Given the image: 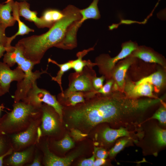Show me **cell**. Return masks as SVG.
I'll return each mask as SVG.
<instances>
[{"instance_id":"19","label":"cell","mask_w":166,"mask_h":166,"mask_svg":"<svg viewBox=\"0 0 166 166\" xmlns=\"http://www.w3.org/2000/svg\"><path fill=\"white\" fill-rule=\"evenodd\" d=\"M12 15L15 18L16 21L18 22V29L16 33L13 36L8 37V47L10 48L12 47L11 44L12 41L18 35H23L28 34L30 32H34V30L31 29L26 25L24 22H22L20 19L18 12V5L17 2H14L13 5L12 9Z\"/></svg>"},{"instance_id":"2","label":"cell","mask_w":166,"mask_h":166,"mask_svg":"<svg viewBox=\"0 0 166 166\" xmlns=\"http://www.w3.org/2000/svg\"><path fill=\"white\" fill-rule=\"evenodd\" d=\"M13 109L0 118V134L10 135L26 130L41 115L39 108L22 101L14 102Z\"/></svg>"},{"instance_id":"18","label":"cell","mask_w":166,"mask_h":166,"mask_svg":"<svg viewBox=\"0 0 166 166\" xmlns=\"http://www.w3.org/2000/svg\"><path fill=\"white\" fill-rule=\"evenodd\" d=\"M166 81L165 73L159 70L147 77H144L134 83L138 85L144 83H148L154 87L156 92L159 91L164 85Z\"/></svg>"},{"instance_id":"15","label":"cell","mask_w":166,"mask_h":166,"mask_svg":"<svg viewBox=\"0 0 166 166\" xmlns=\"http://www.w3.org/2000/svg\"><path fill=\"white\" fill-rule=\"evenodd\" d=\"M19 16L24 17L26 20L34 22L39 28L45 27L50 28V26L40 17L37 16V12L30 10V4L26 1L18 2Z\"/></svg>"},{"instance_id":"39","label":"cell","mask_w":166,"mask_h":166,"mask_svg":"<svg viewBox=\"0 0 166 166\" xmlns=\"http://www.w3.org/2000/svg\"><path fill=\"white\" fill-rule=\"evenodd\" d=\"M8 50V49L2 44L0 43V58L3 55V53L5 51Z\"/></svg>"},{"instance_id":"1","label":"cell","mask_w":166,"mask_h":166,"mask_svg":"<svg viewBox=\"0 0 166 166\" xmlns=\"http://www.w3.org/2000/svg\"><path fill=\"white\" fill-rule=\"evenodd\" d=\"M62 11L63 17L47 32L23 38L16 44L15 46L21 50L25 57L35 65L40 63L49 49L57 47L63 39L69 26L82 18L80 9L74 6L69 5Z\"/></svg>"},{"instance_id":"38","label":"cell","mask_w":166,"mask_h":166,"mask_svg":"<svg viewBox=\"0 0 166 166\" xmlns=\"http://www.w3.org/2000/svg\"><path fill=\"white\" fill-rule=\"evenodd\" d=\"M106 160L105 159L98 158L97 159L94 161L93 166H100L106 163Z\"/></svg>"},{"instance_id":"3","label":"cell","mask_w":166,"mask_h":166,"mask_svg":"<svg viewBox=\"0 0 166 166\" xmlns=\"http://www.w3.org/2000/svg\"><path fill=\"white\" fill-rule=\"evenodd\" d=\"M5 58L6 63L10 67L17 63L18 66L25 73L24 78L18 82L17 89L13 96L14 102H18L24 98L33 84L42 74L47 73L48 67L45 70L33 72L32 69L35 64L26 58L21 50L15 46L12 50L6 53Z\"/></svg>"},{"instance_id":"9","label":"cell","mask_w":166,"mask_h":166,"mask_svg":"<svg viewBox=\"0 0 166 166\" xmlns=\"http://www.w3.org/2000/svg\"><path fill=\"white\" fill-rule=\"evenodd\" d=\"M36 145L43 152L42 163L46 166H69L81 153V150H78L66 157H61L50 151L47 142H41L39 140Z\"/></svg>"},{"instance_id":"10","label":"cell","mask_w":166,"mask_h":166,"mask_svg":"<svg viewBox=\"0 0 166 166\" xmlns=\"http://www.w3.org/2000/svg\"><path fill=\"white\" fill-rule=\"evenodd\" d=\"M6 63L0 62V86L5 93L9 91L11 82L21 81L25 77V73L18 66L14 70L11 69Z\"/></svg>"},{"instance_id":"25","label":"cell","mask_w":166,"mask_h":166,"mask_svg":"<svg viewBox=\"0 0 166 166\" xmlns=\"http://www.w3.org/2000/svg\"><path fill=\"white\" fill-rule=\"evenodd\" d=\"M63 16L62 11L49 9L45 11L40 18L51 27L55 22L60 20Z\"/></svg>"},{"instance_id":"35","label":"cell","mask_w":166,"mask_h":166,"mask_svg":"<svg viewBox=\"0 0 166 166\" xmlns=\"http://www.w3.org/2000/svg\"><path fill=\"white\" fill-rule=\"evenodd\" d=\"M6 29L5 28L1 25L0 26V43L9 49L8 47V37H6L5 35Z\"/></svg>"},{"instance_id":"4","label":"cell","mask_w":166,"mask_h":166,"mask_svg":"<svg viewBox=\"0 0 166 166\" xmlns=\"http://www.w3.org/2000/svg\"><path fill=\"white\" fill-rule=\"evenodd\" d=\"M22 101L40 108L42 103L53 108L58 114L61 121L63 117V107L55 96L45 89L39 88L36 81L33 85Z\"/></svg>"},{"instance_id":"24","label":"cell","mask_w":166,"mask_h":166,"mask_svg":"<svg viewBox=\"0 0 166 166\" xmlns=\"http://www.w3.org/2000/svg\"><path fill=\"white\" fill-rule=\"evenodd\" d=\"M48 62L49 63L51 62L57 65L60 68V70L57 73L56 76L52 77L51 76V77L52 80L56 82L59 84L61 90V93H62L64 91L61 85L62 77L65 72L72 69L71 60L64 63L60 64L55 61L49 58L48 59Z\"/></svg>"},{"instance_id":"33","label":"cell","mask_w":166,"mask_h":166,"mask_svg":"<svg viewBox=\"0 0 166 166\" xmlns=\"http://www.w3.org/2000/svg\"><path fill=\"white\" fill-rule=\"evenodd\" d=\"M105 77L103 76L100 77L94 76L92 80V84L95 91H97L101 89L103 86Z\"/></svg>"},{"instance_id":"5","label":"cell","mask_w":166,"mask_h":166,"mask_svg":"<svg viewBox=\"0 0 166 166\" xmlns=\"http://www.w3.org/2000/svg\"><path fill=\"white\" fill-rule=\"evenodd\" d=\"M41 122L37 130V142L44 136H56L60 129L61 120L54 109L44 103L41 106Z\"/></svg>"},{"instance_id":"6","label":"cell","mask_w":166,"mask_h":166,"mask_svg":"<svg viewBox=\"0 0 166 166\" xmlns=\"http://www.w3.org/2000/svg\"><path fill=\"white\" fill-rule=\"evenodd\" d=\"M41 116L34 120L25 130L18 133L8 135L13 151L22 150L36 144L37 130L41 122Z\"/></svg>"},{"instance_id":"22","label":"cell","mask_w":166,"mask_h":166,"mask_svg":"<svg viewBox=\"0 0 166 166\" xmlns=\"http://www.w3.org/2000/svg\"><path fill=\"white\" fill-rule=\"evenodd\" d=\"M84 92L78 91L70 93L65 95L60 93L58 96V101L60 104L66 102L67 104L72 106H75L79 103L85 101Z\"/></svg>"},{"instance_id":"27","label":"cell","mask_w":166,"mask_h":166,"mask_svg":"<svg viewBox=\"0 0 166 166\" xmlns=\"http://www.w3.org/2000/svg\"><path fill=\"white\" fill-rule=\"evenodd\" d=\"M155 141L159 146H165L166 144V130L156 128L154 130Z\"/></svg>"},{"instance_id":"28","label":"cell","mask_w":166,"mask_h":166,"mask_svg":"<svg viewBox=\"0 0 166 166\" xmlns=\"http://www.w3.org/2000/svg\"><path fill=\"white\" fill-rule=\"evenodd\" d=\"M11 147L9 136L0 134V156L6 153Z\"/></svg>"},{"instance_id":"23","label":"cell","mask_w":166,"mask_h":166,"mask_svg":"<svg viewBox=\"0 0 166 166\" xmlns=\"http://www.w3.org/2000/svg\"><path fill=\"white\" fill-rule=\"evenodd\" d=\"M99 0H93L88 7L80 10L81 19L84 21L88 19H98L100 18L101 15L97 5Z\"/></svg>"},{"instance_id":"8","label":"cell","mask_w":166,"mask_h":166,"mask_svg":"<svg viewBox=\"0 0 166 166\" xmlns=\"http://www.w3.org/2000/svg\"><path fill=\"white\" fill-rule=\"evenodd\" d=\"M92 67L86 66L81 72L73 74L70 77L68 88L60 94L65 95L74 92H87L95 91L92 85V80L96 75Z\"/></svg>"},{"instance_id":"31","label":"cell","mask_w":166,"mask_h":166,"mask_svg":"<svg viewBox=\"0 0 166 166\" xmlns=\"http://www.w3.org/2000/svg\"><path fill=\"white\" fill-rule=\"evenodd\" d=\"M42 160L39 152V148L36 146L34 156L32 162L26 164L27 166H41L42 165Z\"/></svg>"},{"instance_id":"36","label":"cell","mask_w":166,"mask_h":166,"mask_svg":"<svg viewBox=\"0 0 166 166\" xmlns=\"http://www.w3.org/2000/svg\"><path fill=\"white\" fill-rule=\"evenodd\" d=\"M95 156L93 153L92 156L81 160L78 164L80 166H92L95 160Z\"/></svg>"},{"instance_id":"41","label":"cell","mask_w":166,"mask_h":166,"mask_svg":"<svg viewBox=\"0 0 166 166\" xmlns=\"http://www.w3.org/2000/svg\"><path fill=\"white\" fill-rule=\"evenodd\" d=\"M4 108V106L3 105H0V113L2 109Z\"/></svg>"},{"instance_id":"7","label":"cell","mask_w":166,"mask_h":166,"mask_svg":"<svg viewBox=\"0 0 166 166\" xmlns=\"http://www.w3.org/2000/svg\"><path fill=\"white\" fill-rule=\"evenodd\" d=\"M138 46L136 42L131 40L124 42L121 45V51L116 56L112 58L106 55H101L97 58L96 63L104 74L108 77L111 76L117 62L130 55Z\"/></svg>"},{"instance_id":"16","label":"cell","mask_w":166,"mask_h":166,"mask_svg":"<svg viewBox=\"0 0 166 166\" xmlns=\"http://www.w3.org/2000/svg\"><path fill=\"white\" fill-rule=\"evenodd\" d=\"M84 22L81 19L73 22L68 28L63 39L57 47L71 49L76 47L77 45V32Z\"/></svg>"},{"instance_id":"21","label":"cell","mask_w":166,"mask_h":166,"mask_svg":"<svg viewBox=\"0 0 166 166\" xmlns=\"http://www.w3.org/2000/svg\"><path fill=\"white\" fill-rule=\"evenodd\" d=\"M93 49V48H91L79 52L77 54V58L75 60H71L72 68L75 71L76 73L81 72L86 66L93 67L97 65L96 63H93L90 61L82 60V58L84 56Z\"/></svg>"},{"instance_id":"29","label":"cell","mask_w":166,"mask_h":166,"mask_svg":"<svg viewBox=\"0 0 166 166\" xmlns=\"http://www.w3.org/2000/svg\"><path fill=\"white\" fill-rule=\"evenodd\" d=\"M128 141L129 140L127 139H123L118 141L109 151V156L113 157L117 154L123 149Z\"/></svg>"},{"instance_id":"37","label":"cell","mask_w":166,"mask_h":166,"mask_svg":"<svg viewBox=\"0 0 166 166\" xmlns=\"http://www.w3.org/2000/svg\"><path fill=\"white\" fill-rule=\"evenodd\" d=\"M13 151V148L11 147L5 154L0 156V166H3V160L6 156L11 154Z\"/></svg>"},{"instance_id":"42","label":"cell","mask_w":166,"mask_h":166,"mask_svg":"<svg viewBox=\"0 0 166 166\" xmlns=\"http://www.w3.org/2000/svg\"><path fill=\"white\" fill-rule=\"evenodd\" d=\"M1 25V24H0V26Z\"/></svg>"},{"instance_id":"11","label":"cell","mask_w":166,"mask_h":166,"mask_svg":"<svg viewBox=\"0 0 166 166\" xmlns=\"http://www.w3.org/2000/svg\"><path fill=\"white\" fill-rule=\"evenodd\" d=\"M36 144L20 151H14L3 160V165L22 166L31 163L34 156Z\"/></svg>"},{"instance_id":"20","label":"cell","mask_w":166,"mask_h":166,"mask_svg":"<svg viewBox=\"0 0 166 166\" xmlns=\"http://www.w3.org/2000/svg\"><path fill=\"white\" fill-rule=\"evenodd\" d=\"M129 132L123 128L114 129L107 128L101 132V136L102 139L105 142L111 143L119 138L129 136Z\"/></svg>"},{"instance_id":"30","label":"cell","mask_w":166,"mask_h":166,"mask_svg":"<svg viewBox=\"0 0 166 166\" xmlns=\"http://www.w3.org/2000/svg\"><path fill=\"white\" fill-rule=\"evenodd\" d=\"M152 119L157 120L161 124L165 125L166 123V110L164 106H162L154 113Z\"/></svg>"},{"instance_id":"17","label":"cell","mask_w":166,"mask_h":166,"mask_svg":"<svg viewBox=\"0 0 166 166\" xmlns=\"http://www.w3.org/2000/svg\"><path fill=\"white\" fill-rule=\"evenodd\" d=\"M14 2L13 0H7L4 4L0 3V23L6 28L13 26L16 22L11 14Z\"/></svg>"},{"instance_id":"26","label":"cell","mask_w":166,"mask_h":166,"mask_svg":"<svg viewBox=\"0 0 166 166\" xmlns=\"http://www.w3.org/2000/svg\"><path fill=\"white\" fill-rule=\"evenodd\" d=\"M52 145L56 150L64 152L73 148L74 143L69 135L66 134L61 140L53 142Z\"/></svg>"},{"instance_id":"13","label":"cell","mask_w":166,"mask_h":166,"mask_svg":"<svg viewBox=\"0 0 166 166\" xmlns=\"http://www.w3.org/2000/svg\"><path fill=\"white\" fill-rule=\"evenodd\" d=\"M136 58L130 55L121 61L118 66L113 69L111 73V76L113 77L115 83L113 85L115 89H124L127 72L130 66L135 61Z\"/></svg>"},{"instance_id":"14","label":"cell","mask_w":166,"mask_h":166,"mask_svg":"<svg viewBox=\"0 0 166 166\" xmlns=\"http://www.w3.org/2000/svg\"><path fill=\"white\" fill-rule=\"evenodd\" d=\"M132 57L148 62L158 64L165 66L164 58L150 48L144 46H138L130 54Z\"/></svg>"},{"instance_id":"12","label":"cell","mask_w":166,"mask_h":166,"mask_svg":"<svg viewBox=\"0 0 166 166\" xmlns=\"http://www.w3.org/2000/svg\"><path fill=\"white\" fill-rule=\"evenodd\" d=\"M154 89L153 86L148 83L136 85L131 81H127L125 82L123 90L125 95L131 98H136L143 96L157 98L153 94Z\"/></svg>"},{"instance_id":"40","label":"cell","mask_w":166,"mask_h":166,"mask_svg":"<svg viewBox=\"0 0 166 166\" xmlns=\"http://www.w3.org/2000/svg\"><path fill=\"white\" fill-rule=\"evenodd\" d=\"M5 94L2 88L0 86V97L2 96Z\"/></svg>"},{"instance_id":"32","label":"cell","mask_w":166,"mask_h":166,"mask_svg":"<svg viewBox=\"0 0 166 166\" xmlns=\"http://www.w3.org/2000/svg\"><path fill=\"white\" fill-rule=\"evenodd\" d=\"M70 131L71 136L76 141L81 140L88 135L87 134L76 128H71Z\"/></svg>"},{"instance_id":"34","label":"cell","mask_w":166,"mask_h":166,"mask_svg":"<svg viewBox=\"0 0 166 166\" xmlns=\"http://www.w3.org/2000/svg\"><path fill=\"white\" fill-rule=\"evenodd\" d=\"M93 153L97 158L105 159L108 156V153L103 148L94 147Z\"/></svg>"}]
</instances>
